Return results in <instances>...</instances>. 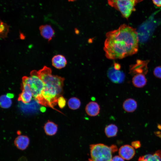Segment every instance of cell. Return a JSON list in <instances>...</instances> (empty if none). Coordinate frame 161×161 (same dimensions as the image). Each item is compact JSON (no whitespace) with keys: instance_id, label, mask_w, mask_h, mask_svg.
<instances>
[{"instance_id":"obj_10","label":"cell","mask_w":161,"mask_h":161,"mask_svg":"<svg viewBox=\"0 0 161 161\" xmlns=\"http://www.w3.org/2000/svg\"><path fill=\"white\" fill-rule=\"evenodd\" d=\"M100 105L94 101L89 102L86 106L85 110L86 114L91 117H95L97 115L100 113Z\"/></svg>"},{"instance_id":"obj_16","label":"cell","mask_w":161,"mask_h":161,"mask_svg":"<svg viewBox=\"0 0 161 161\" xmlns=\"http://www.w3.org/2000/svg\"><path fill=\"white\" fill-rule=\"evenodd\" d=\"M138 161H161V151L158 150L153 154H148L140 156Z\"/></svg>"},{"instance_id":"obj_19","label":"cell","mask_w":161,"mask_h":161,"mask_svg":"<svg viewBox=\"0 0 161 161\" xmlns=\"http://www.w3.org/2000/svg\"><path fill=\"white\" fill-rule=\"evenodd\" d=\"M81 104L80 99L75 97H73L69 98L67 103L69 108L73 110L78 109L80 106Z\"/></svg>"},{"instance_id":"obj_25","label":"cell","mask_w":161,"mask_h":161,"mask_svg":"<svg viewBox=\"0 0 161 161\" xmlns=\"http://www.w3.org/2000/svg\"><path fill=\"white\" fill-rule=\"evenodd\" d=\"M124 160L120 156L116 155L112 158L111 161H124Z\"/></svg>"},{"instance_id":"obj_13","label":"cell","mask_w":161,"mask_h":161,"mask_svg":"<svg viewBox=\"0 0 161 161\" xmlns=\"http://www.w3.org/2000/svg\"><path fill=\"white\" fill-rule=\"evenodd\" d=\"M52 62L53 66L59 69L64 67L67 64L66 58L64 56L61 55L54 56L52 59Z\"/></svg>"},{"instance_id":"obj_4","label":"cell","mask_w":161,"mask_h":161,"mask_svg":"<svg viewBox=\"0 0 161 161\" xmlns=\"http://www.w3.org/2000/svg\"><path fill=\"white\" fill-rule=\"evenodd\" d=\"M90 155L93 161H111L112 153L110 146L103 144L90 145Z\"/></svg>"},{"instance_id":"obj_6","label":"cell","mask_w":161,"mask_h":161,"mask_svg":"<svg viewBox=\"0 0 161 161\" xmlns=\"http://www.w3.org/2000/svg\"><path fill=\"white\" fill-rule=\"evenodd\" d=\"M107 75L110 80L115 83H120L124 80V73L120 70L115 69L113 66L110 67L108 70Z\"/></svg>"},{"instance_id":"obj_15","label":"cell","mask_w":161,"mask_h":161,"mask_svg":"<svg viewBox=\"0 0 161 161\" xmlns=\"http://www.w3.org/2000/svg\"><path fill=\"white\" fill-rule=\"evenodd\" d=\"M137 106L136 101L131 98L126 100L123 104V109L128 112H132L135 111L137 108Z\"/></svg>"},{"instance_id":"obj_8","label":"cell","mask_w":161,"mask_h":161,"mask_svg":"<svg viewBox=\"0 0 161 161\" xmlns=\"http://www.w3.org/2000/svg\"><path fill=\"white\" fill-rule=\"evenodd\" d=\"M22 92L19 95L18 100L24 103H28L30 102L33 97L32 93L27 84L22 83Z\"/></svg>"},{"instance_id":"obj_17","label":"cell","mask_w":161,"mask_h":161,"mask_svg":"<svg viewBox=\"0 0 161 161\" xmlns=\"http://www.w3.org/2000/svg\"><path fill=\"white\" fill-rule=\"evenodd\" d=\"M44 129L45 132L47 135L51 136L56 133L58 127L57 124L53 122L48 120L45 124Z\"/></svg>"},{"instance_id":"obj_23","label":"cell","mask_w":161,"mask_h":161,"mask_svg":"<svg viewBox=\"0 0 161 161\" xmlns=\"http://www.w3.org/2000/svg\"><path fill=\"white\" fill-rule=\"evenodd\" d=\"M153 73L156 77L161 79V66L156 67L154 69Z\"/></svg>"},{"instance_id":"obj_21","label":"cell","mask_w":161,"mask_h":161,"mask_svg":"<svg viewBox=\"0 0 161 161\" xmlns=\"http://www.w3.org/2000/svg\"><path fill=\"white\" fill-rule=\"evenodd\" d=\"M9 26L6 23L1 21L0 24V37L2 38H4L7 37L9 31Z\"/></svg>"},{"instance_id":"obj_12","label":"cell","mask_w":161,"mask_h":161,"mask_svg":"<svg viewBox=\"0 0 161 161\" xmlns=\"http://www.w3.org/2000/svg\"><path fill=\"white\" fill-rule=\"evenodd\" d=\"M146 61L138 60L137 64L131 67L130 72L133 74H146L147 72V68Z\"/></svg>"},{"instance_id":"obj_24","label":"cell","mask_w":161,"mask_h":161,"mask_svg":"<svg viewBox=\"0 0 161 161\" xmlns=\"http://www.w3.org/2000/svg\"><path fill=\"white\" fill-rule=\"evenodd\" d=\"M131 145L134 148L137 149L140 147L141 145L140 142L139 141H135L131 142Z\"/></svg>"},{"instance_id":"obj_18","label":"cell","mask_w":161,"mask_h":161,"mask_svg":"<svg viewBox=\"0 0 161 161\" xmlns=\"http://www.w3.org/2000/svg\"><path fill=\"white\" fill-rule=\"evenodd\" d=\"M118 131L117 126L114 124L107 126L105 128L104 131L108 137H112L116 136Z\"/></svg>"},{"instance_id":"obj_29","label":"cell","mask_w":161,"mask_h":161,"mask_svg":"<svg viewBox=\"0 0 161 161\" xmlns=\"http://www.w3.org/2000/svg\"><path fill=\"white\" fill-rule=\"evenodd\" d=\"M155 134L157 137L161 138V133H160V132L159 133H158V131H157L155 132Z\"/></svg>"},{"instance_id":"obj_28","label":"cell","mask_w":161,"mask_h":161,"mask_svg":"<svg viewBox=\"0 0 161 161\" xmlns=\"http://www.w3.org/2000/svg\"><path fill=\"white\" fill-rule=\"evenodd\" d=\"M113 67L115 69L117 70H120L121 68L120 64L118 63H114Z\"/></svg>"},{"instance_id":"obj_9","label":"cell","mask_w":161,"mask_h":161,"mask_svg":"<svg viewBox=\"0 0 161 161\" xmlns=\"http://www.w3.org/2000/svg\"><path fill=\"white\" fill-rule=\"evenodd\" d=\"M14 143V145L18 149L24 150L28 147L30 140L27 136L19 135L15 139Z\"/></svg>"},{"instance_id":"obj_7","label":"cell","mask_w":161,"mask_h":161,"mask_svg":"<svg viewBox=\"0 0 161 161\" xmlns=\"http://www.w3.org/2000/svg\"><path fill=\"white\" fill-rule=\"evenodd\" d=\"M118 153L119 156L124 160H129L134 157L135 151L134 148L131 146L125 145L120 148Z\"/></svg>"},{"instance_id":"obj_31","label":"cell","mask_w":161,"mask_h":161,"mask_svg":"<svg viewBox=\"0 0 161 161\" xmlns=\"http://www.w3.org/2000/svg\"><path fill=\"white\" fill-rule=\"evenodd\" d=\"M69 1H73L76 0H68Z\"/></svg>"},{"instance_id":"obj_11","label":"cell","mask_w":161,"mask_h":161,"mask_svg":"<svg viewBox=\"0 0 161 161\" xmlns=\"http://www.w3.org/2000/svg\"><path fill=\"white\" fill-rule=\"evenodd\" d=\"M39 30L41 35L44 38L47 39L48 41L52 39L54 35V31L49 25H42L39 27Z\"/></svg>"},{"instance_id":"obj_32","label":"cell","mask_w":161,"mask_h":161,"mask_svg":"<svg viewBox=\"0 0 161 161\" xmlns=\"http://www.w3.org/2000/svg\"><path fill=\"white\" fill-rule=\"evenodd\" d=\"M88 161H93L91 159H89Z\"/></svg>"},{"instance_id":"obj_26","label":"cell","mask_w":161,"mask_h":161,"mask_svg":"<svg viewBox=\"0 0 161 161\" xmlns=\"http://www.w3.org/2000/svg\"><path fill=\"white\" fill-rule=\"evenodd\" d=\"M154 4L158 7H161V0H152Z\"/></svg>"},{"instance_id":"obj_30","label":"cell","mask_w":161,"mask_h":161,"mask_svg":"<svg viewBox=\"0 0 161 161\" xmlns=\"http://www.w3.org/2000/svg\"><path fill=\"white\" fill-rule=\"evenodd\" d=\"M17 134H18V135H20V134H21V132L20 131H17Z\"/></svg>"},{"instance_id":"obj_2","label":"cell","mask_w":161,"mask_h":161,"mask_svg":"<svg viewBox=\"0 0 161 161\" xmlns=\"http://www.w3.org/2000/svg\"><path fill=\"white\" fill-rule=\"evenodd\" d=\"M37 73L44 83L42 95V105L55 109L58 98L62 96L64 78L52 74L51 69L44 66L37 71Z\"/></svg>"},{"instance_id":"obj_14","label":"cell","mask_w":161,"mask_h":161,"mask_svg":"<svg viewBox=\"0 0 161 161\" xmlns=\"http://www.w3.org/2000/svg\"><path fill=\"white\" fill-rule=\"evenodd\" d=\"M147 82L145 77L143 74H136L132 79L133 85L137 88L143 87L146 85Z\"/></svg>"},{"instance_id":"obj_3","label":"cell","mask_w":161,"mask_h":161,"mask_svg":"<svg viewBox=\"0 0 161 161\" xmlns=\"http://www.w3.org/2000/svg\"><path fill=\"white\" fill-rule=\"evenodd\" d=\"M30 76H24L22 78V83L28 85L32 93L33 97L38 103L42 105V95L44 83L38 75L37 71H32Z\"/></svg>"},{"instance_id":"obj_22","label":"cell","mask_w":161,"mask_h":161,"mask_svg":"<svg viewBox=\"0 0 161 161\" xmlns=\"http://www.w3.org/2000/svg\"><path fill=\"white\" fill-rule=\"evenodd\" d=\"M66 103V100L62 95L58 98L57 104L60 108L63 109L65 106Z\"/></svg>"},{"instance_id":"obj_5","label":"cell","mask_w":161,"mask_h":161,"mask_svg":"<svg viewBox=\"0 0 161 161\" xmlns=\"http://www.w3.org/2000/svg\"><path fill=\"white\" fill-rule=\"evenodd\" d=\"M111 7L119 11L122 16L128 19L132 13L135 11V6L138 3L137 0H107Z\"/></svg>"},{"instance_id":"obj_27","label":"cell","mask_w":161,"mask_h":161,"mask_svg":"<svg viewBox=\"0 0 161 161\" xmlns=\"http://www.w3.org/2000/svg\"><path fill=\"white\" fill-rule=\"evenodd\" d=\"M110 147L112 153L115 152L117 151V148L115 145H112L110 146Z\"/></svg>"},{"instance_id":"obj_20","label":"cell","mask_w":161,"mask_h":161,"mask_svg":"<svg viewBox=\"0 0 161 161\" xmlns=\"http://www.w3.org/2000/svg\"><path fill=\"white\" fill-rule=\"evenodd\" d=\"M12 104L11 98L7 95H3L0 98V105L1 107L4 109L10 108Z\"/></svg>"},{"instance_id":"obj_1","label":"cell","mask_w":161,"mask_h":161,"mask_svg":"<svg viewBox=\"0 0 161 161\" xmlns=\"http://www.w3.org/2000/svg\"><path fill=\"white\" fill-rule=\"evenodd\" d=\"M103 50L108 59H122L137 53L138 38L136 30L125 24L106 34Z\"/></svg>"}]
</instances>
